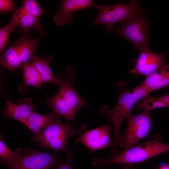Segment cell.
<instances>
[{
    "mask_svg": "<svg viewBox=\"0 0 169 169\" xmlns=\"http://www.w3.org/2000/svg\"><path fill=\"white\" fill-rule=\"evenodd\" d=\"M55 76L58 80L59 90L54 96L46 100V103L59 119L63 117L68 123L73 121L76 112L86 105L74 88V80L76 75L69 66L64 74L59 73Z\"/></svg>",
    "mask_w": 169,
    "mask_h": 169,
    "instance_id": "cell-1",
    "label": "cell"
},
{
    "mask_svg": "<svg viewBox=\"0 0 169 169\" xmlns=\"http://www.w3.org/2000/svg\"><path fill=\"white\" fill-rule=\"evenodd\" d=\"M150 93L141 84L128 90H120V96L114 107L107 110L105 106L100 110L101 114L106 117L112 122L113 128L114 139L112 156L118 151L120 131L121 123L126 116L135 104L144 96Z\"/></svg>",
    "mask_w": 169,
    "mask_h": 169,
    "instance_id": "cell-2",
    "label": "cell"
},
{
    "mask_svg": "<svg viewBox=\"0 0 169 169\" xmlns=\"http://www.w3.org/2000/svg\"><path fill=\"white\" fill-rule=\"evenodd\" d=\"M169 151V144L162 142L155 138L125 150L120 154L107 159L94 157L92 164L98 167L108 164L130 165L143 162Z\"/></svg>",
    "mask_w": 169,
    "mask_h": 169,
    "instance_id": "cell-3",
    "label": "cell"
},
{
    "mask_svg": "<svg viewBox=\"0 0 169 169\" xmlns=\"http://www.w3.org/2000/svg\"><path fill=\"white\" fill-rule=\"evenodd\" d=\"M44 36L40 33L37 37L32 38L25 33L0 55L1 65L9 70L22 67L34 55L37 45Z\"/></svg>",
    "mask_w": 169,
    "mask_h": 169,
    "instance_id": "cell-4",
    "label": "cell"
},
{
    "mask_svg": "<svg viewBox=\"0 0 169 169\" xmlns=\"http://www.w3.org/2000/svg\"><path fill=\"white\" fill-rule=\"evenodd\" d=\"M139 2L137 0L129 1L128 3H119L105 5L95 4L97 14L92 23L94 26L98 24L105 25L107 31L111 33L117 23H123L139 12Z\"/></svg>",
    "mask_w": 169,
    "mask_h": 169,
    "instance_id": "cell-5",
    "label": "cell"
},
{
    "mask_svg": "<svg viewBox=\"0 0 169 169\" xmlns=\"http://www.w3.org/2000/svg\"><path fill=\"white\" fill-rule=\"evenodd\" d=\"M76 132V129L69 123L64 124L57 119L39 134L33 137L32 140L39 142L41 147L63 151L67 155L69 152L66 149L67 139Z\"/></svg>",
    "mask_w": 169,
    "mask_h": 169,
    "instance_id": "cell-6",
    "label": "cell"
},
{
    "mask_svg": "<svg viewBox=\"0 0 169 169\" xmlns=\"http://www.w3.org/2000/svg\"><path fill=\"white\" fill-rule=\"evenodd\" d=\"M115 31L117 36L130 41L136 49H150L148 38V23L139 12L123 23Z\"/></svg>",
    "mask_w": 169,
    "mask_h": 169,
    "instance_id": "cell-7",
    "label": "cell"
},
{
    "mask_svg": "<svg viewBox=\"0 0 169 169\" xmlns=\"http://www.w3.org/2000/svg\"><path fill=\"white\" fill-rule=\"evenodd\" d=\"M150 110H144L137 115L131 112L126 116L128 123L125 132L120 136L119 143L125 150L132 147L148 135L152 120Z\"/></svg>",
    "mask_w": 169,
    "mask_h": 169,
    "instance_id": "cell-8",
    "label": "cell"
},
{
    "mask_svg": "<svg viewBox=\"0 0 169 169\" xmlns=\"http://www.w3.org/2000/svg\"><path fill=\"white\" fill-rule=\"evenodd\" d=\"M61 161L55 155L27 148L19 159L5 166L10 169H51L59 165Z\"/></svg>",
    "mask_w": 169,
    "mask_h": 169,
    "instance_id": "cell-9",
    "label": "cell"
},
{
    "mask_svg": "<svg viewBox=\"0 0 169 169\" xmlns=\"http://www.w3.org/2000/svg\"><path fill=\"white\" fill-rule=\"evenodd\" d=\"M86 146L90 150L94 151L112 146L111 128L107 123L104 125L84 131L74 141Z\"/></svg>",
    "mask_w": 169,
    "mask_h": 169,
    "instance_id": "cell-10",
    "label": "cell"
},
{
    "mask_svg": "<svg viewBox=\"0 0 169 169\" xmlns=\"http://www.w3.org/2000/svg\"><path fill=\"white\" fill-rule=\"evenodd\" d=\"M165 55L164 53H154L150 49H141L134 68L129 73L146 77L165 64Z\"/></svg>",
    "mask_w": 169,
    "mask_h": 169,
    "instance_id": "cell-11",
    "label": "cell"
},
{
    "mask_svg": "<svg viewBox=\"0 0 169 169\" xmlns=\"http://www.w3.org/2000/svg\"><path fill=\"white\" fill-rule=\"evenodd\" d=\"M5 106L1 112L6 118H11L24 124L30 115L35 111V107L31 98H19L18 104L13 103L5 98Z\"/></svg>",
    "mask_w": 169,
    "mask_h": 169,
    "instance_id": "cell-12",
    "label": "cell"
},
{
    "mask_svg": "<svg viewBox=\"0 0 169 169\" xmlns=\"http://www.w3.org/2000/svg\"><path fill=\"white\" fill-rule=\"evenodd\" d=\"M59 11L54 17V22L62 26L68 24L73 20V14L81 9L95 6L91 0H64L60 1Z\"/></svg>",
    "mask_w": 169,
    "mask_h": 169,
    "instance_id": "cell-13",
    "label": "cell"
},
{
    "mask_svg": "<svg viewBox=\"0 0 169 169\" xmlns=\"http://www.w3.org/2000/svg\"><path fill=\"white\" fill-rule=\"evenodd\" d=\"M150 93L156 90L169 86V64L161 67L146 76L140 84Z\"/></svg>",
    "mask_w": 169,
    "mask_h": 169,
    "instance_id": "cell-14",
    "label": "cell"
},
{
    "mask_svg": "<svg viewBox=\"0 0 169 169\" xmlns=\"http://www.w3.org/2000/svg\"><path fill=\"white\" fill-rule=\"evenodd\" d=\"M55 119L59 118L53 112L49 114L42 115L34 111L29 116L24 125L31 131L33 137H34L54 123Z\"/></svg>",
    "mask_w": 169,
    "mask_h": 169,
    "instance_id": "cell-15",
    "label": "cell"
},
{
    "mask_svg": "<svg viewBox=\"0 0 169 169\" xmlns=\"http://www.w3.org/2000/svg\"><path fill=\"white\" fill-rule=\"evenodd\" d=\"M54 57L48 55L46 58L34 55L29 61L35 67L41 76L43 83H51L58 85V81L50 67Z\"/></svg>",
    "mask_w": 169,
    "mask_h": 169,
    "instance_id": "cell-16",
    "label": "cell"
},
{
    "mask_svg": "<svg viewBox=\"0 0 169 169\" xmlns=\"http://www.w3.org/2000/svg\"><path fill=\"white\" fill-rule=\"evenodd\" d=\"M23 83L18 88L19 92H26L29 86L37 88L41 90L43 82L39 74L32 64L27 62L22 67Z\"/></svg>",
    "mask_w": 169,
    "mask_h": 169,
    "instance_id": "cell-17",
    "label": "cell"
},
{
    "mask_svg": "<svg viewBox=\"0 0 169 169\" xmlns=\"http://www.w3.org/2000/svg\"><path fill=\"white\" fill-rule=\"evenodd\" d=\"M38 17L26 13L20 10L18 8L13 12L11 21L17 26L20 27L25 33L32 28L41 30L43 26Z\"/></svg>",
    "mask_w": 169,
    "mask_h": 169,
    "instance_id": "cell-18",
    "label": "cell"
},
{
    "mask_svg": "<svg viewBox=\"0 0 169 169\" xmlns=\"http://www.w3.org/2000/svg\"><path fill=\"white\" fill-rule=\"evenodd\" d=\"M22 149L18 148L13 151L10 150L3 141L2 135L0 136V161L3 165L15 161L19 159L23 155Z\"/></svg>",
    "mask_w": 169,
    "mask_h": 169,
    "instance_id": "cell-19",
    "label": "cell"
},
{
    "mask_svg": "<svg viewBox=\"0 0 169 169\" xmlns=\"http://www.w3.org/2000/svg\"><path fill=\"white\" fill-rule=\"evenodd\" d=\"M169 107L158 97H154L148 94L141 99L134 106L135 110L144 109L150 111L156 108Z\"/></svg>",
    "mask_w": 169,
    "mask_h": 169,
    "instance_id": "cell-20",
    "label": "cell"
},
{
    "mask_svg": "<svg viewBox=\"0 0 169 169\" xmlns=\"http://www.w3.org/2000/svg\"><path fill=\"white\" fill-rule=\"evenodd\" d=\"M18 8L23 12L38 17L47 12L35 0L23 1L21 6Z\"/></svg>",
    "mask_w": 169,
    "mask_h": 169,
    "instance_id": "cell-21",
    "label": "cell"
},
{
    "mask_svg": "<svg viewBox=\"0 0 169 169\" xmlns=\"http://www.w3.org/2000/svg\"><path fill=\"white\" fill-rule=\"evenodd\" d=\"M17 26L11 21L9 23L0 29V52L4 49L10 34L15 30Z\"/></svg>",
    "mask_w": 169,
    "mask_h": 169,
    "instance_id": "cell-22",
    "label": "cell"
},
{
    "mask_svg": "<svg viewBox=\"0 0 169 169\" xmlns=\"http://www.w3.org/2000/svg\"><path fill=\"white\" fill-rule=\"evenodd\" d=\"M16 5L12 0H0V13H8L14 11Z\"/></svg>",
    "mask_w": 169,
    "mask_h": 169,
    "instance_id": "cell-23",
    "label": "cell"
},
{
    "mask_svg": "<svg viewBox=\"0 0 169 169\" xmlns=\"http://www.w3.org/2000/svg\"><path fill=\"white\" fill-rule=\"evenodd\" d=\"M73 150L66 155L67 158L66 161L60 164L56 169H73L72 164V159L73 156Z\"/></svg>",
    "mask_w": 169,
    "mask_h": 169,
    "instance_id": "cell-24",
    "label": "cell"
},
{
    "mask_svg": "<svg viewBox=\"0 0 169 169\" xmlns=\"http://www.w3.org/2000/svg\"><path fill=\"white\" fill-rule=\"evenodd\" d=\"M162 101L166 103L169 107V95H164L158 97Z\"/></svg>",
    "mask_w": 169,
    "mask_h": 169,
    "instance_id": "cell-25",
    "label": "cell"
},
{
    "mask_svg": "<svg viewBox=\"0 0 169 169\" xmlns=\"http://www.w3.org/2000/svg\"><path fill=\"white\" fill-rule=\"evenodd\" d=\"M158 169H169V165H162L160 166Z\"/></svg>",
    "mask_w": 169,
    "mask_h": 169,
    "instance_id": "cell-26",
    "label": "cell"
},
{
    "mask_svg": "<svg viewBox=\"0 0 169 169\" xmlns=\"http://www.w3.org/2000/svg\"><path fill=\"white\" fill-rule=\"evenodd\" d=\"M123 169H135L132 168V167H131L129 166H128L124 167L123 168Z\"/></svg>",
    "mask_w": 169,
    "mask_h": 169,
    "instance_id": "cell-27",
    "label": "cell"
}]
</instances>
